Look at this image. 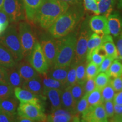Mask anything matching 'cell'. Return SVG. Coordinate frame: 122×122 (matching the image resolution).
I'll return each instance as SVG.
<instances>
[{
  "instance_id": "1",
  "label": "cell",
  "mask_w": 122,
  "mask_h": 122,
  "mask_svg": "<svg viewBox=\"0 0 122 122\" xmlns=\"http://www.w3.org/2000/svg\"><path fill=\"white\" fill-rule=\"evenodd\" d=\"M81 5L69 7L48 28L49 32L53 38L60 39L74 31L83 15L79 7Z\"/></svg>"
},
{
  "instance_id": "2",
  "label": "cell",
  "mask_w": 122,
  "mask_h": 122,
  "mask_svg": "<svg viewBox=\"0 0 122 122\" xmlns=\"http://www.w3.org/2000/svg\"><path fill=\"white\" fill-rule=\"evenodd\" d=\"M70 7L60 0H44L35 15L34 21L44 29H48Z\"/></svg>"
},
{
  "instance_id": "3",
  "label": "cell",
  "mask_w": 122,
  "mask_h": 122,
  "mask_svg": "<svg viewBox=\"0 0 122 122\" xmlns=\"http://www.w3.org/2000/svg\"><path fill=\"white\" fill-rule=\"evenodd\" d=\"M77 37L76 33L72 31L65 37L57 39V56L53 66H70L75 57Z\"/></svg>"
},
{
  "instance_id": "4",
  "label": "cell",
  "mask_w": 122,
  "mask_h": 122,
  "mask_svg": "<svg viewBox=\"0 0 122 122\" xmlns=\"http://www.w3.org/2000/svg\"><path fill=\"white\" fill-rule=\"evenodd\" d=\"M0 44L11 53L17 63L24 58L18 30L14 25L7 27L0 36Z\"/></svg>"
},
{
  "instance_id": "5",
  "label": "cell",
  "mask_w": 122,
  "mask_h": 122,
  "mask_svg": "<svg viewBox=\"0 0 122 122\" xmlns=\"http://www.w3.org/2000/svg\"><path fill=\"white\" fill-rule=\"evenodd\" d=\"M17 115L28 118L33 122L46 121V116L41 102H20Z\"/></svg>"
},
{
  "instance_id": "6",
  "label": "cell",
  "mask_w": 122,
  "mask_h": 122,
  "mask_svg": "<svg viewBox=\"0 0 122 122\" xmlns=\"http://www.w3.org/2000/svg\"><path fill=\"white\" fill-rule=\"evenodd\" d=\"M92 33V30L90 28L89 24L85 22L81 26L77 37L75 53L73 60L76 63L87 61V44L88 39Z\"/></svg>"
},
{
  "instance_id": "7",
  "label": "cell",
  "mask_w": 122,
  "mask_h": 122,
  "mask_svg": "<svg viewBox=\"0 0 122 122\" xmlns=\"http://www.w3.org/2000/svg\"><path fill=\"white\" fill-rule=\"evenodd\" d=\"M18 30L24 58L28 57L37 41L36 37L31 26L25 22L19 23Z\"/></svg>"
},
{
  "instance_id": "8",
  "label": "cell",
  "mask_w": 122,
  "mask_h": 122,
  "mask_svg": "<svg viewBox=\"0 0 122 122\" xmlns=\"http://www.w3.org/2000/svg\"><path fill=\"white\" fill-rule=\"evenodd\" d=\"M2 10L11 23L19 22L25 18L23 0H5Z\"/></svg>"
},
{
  "instance_id": "9",
  "label": "cell",
  "mask_w": 122,
  "mask_h": 122,
  "mask_svg": "<svg viewBox=\"0 0 122 122\" xmlns=\"http://www.w3.org/2000/svg\"><path fill=\"white\" fill-rule=\"evenodd\" d=\"M28 61L39 74H47L50 67L45 58L40 44L37 41L28 57Z\"/></svg>"
},
{
  "instance_id": "10",
  "label": "cell",
  "mask_w": 122,
  "mask_h": 122,
  "mask_svg": "<svg viewBox=\"0 0 122 122\" xmlns=\"http://www.w3.org/2000/svg\"><path fill=\"white\" fill-rule=\"evenodd\" d=\"M82 115V121L87 122H108L103 103L95 106H89Z\"/></svg>"
},
{
  "instance_id": "11",
  "label": "cell",
  "mask_w": 122,
  "mask_h": 122,
  "mask_svg": "<svg viewBox=\"0 0 122 122\" xmlns=\"http://www.w3.org/2000/svg\"><path fill=\"white\" fill-rule=\"evenodd\" d=\"M40 44L49 67H53L54 65L57 56L56 39L55 40L54 38H44Z\"/></svg>"
},
{
  "instance_id": "12",
  "label": "cell",
  "mask_w": 122,
  "mask_h": 122,
  "mask_svg": "<svg viewBox=\"0 0 122 122\" xmlns=\"http://www.w3.org/2000/svg\"><path fill=\"white\" fill-rule=\"evenodd\" d=\"M89 26L94 33L101 35L110 34L107 25V18L102 15H96L92 17Z\"/></svg>"
},
{
  "instance_id": "13",
  "label": "cell",
  "mask_w": 122,
  "mask_h": 122,
  "mask_svg": "<svg viewBox=\"0 0 122 122\" xmlns=\"http://www.w3.org/2000/svg\"><path fill=\"white\" fill-rule=\"evenodd\" d=\"M78 115H73L63 108H59L53 111L46 117V121L50 122H68L79 121Z\"/></svg>"
},
{
  "instance_id": "14",
  "label": "cell",
  "mask_w": 122,
  "mask_h": 122,
  "mask_svg": "<svg viewBox=\"0 0 122 122\" xmlns=\"http://www.w3.org/2000/svg\"><path fill=\"white\" fill-rule=\"evenodd\" d=\"M16 68L24 81L28 80L39 76V74L28 62L21 60L16 65Z\"/></svg>"
},
{
  "instance_id": "15",
  "label": "cell",
  "mask_w": 122,
  "mask_h": 122,
  "mask_svg": "<svg viewBox=\"0 0 122 122\" xmlns=\"http://www.w3.org/2000/svg\"><path fill=\"white\" fill-rule=\"evenodd\" d=\"M14 95L20 102H41L40 96L22 87L14 88Z\"/></svg>"
},
{
  "instance_id": "16",
  "label": "cell",
  "mask_w": 122,
  "mask_h": 122,
  "mask_svg": "<svg viewBox=\"0 0 122 122\" xmlns=\"http://www.w3.org/2000/svg\"><path fill=\"white\" fill-rule=\"evenodd\" d=\"M107 25L110 34L118 37L122 33V19L117 13L111 14L107 18Z\"/></svg>"
},
{
  "instance_id": "17",
  "label": "cell",
  "mask_w": 122,
  "mask_h": 122,
  "mask_svg": "<svg viewBox=\"0 0 122 122\" xmlns=\"http://www.w3.org/2000/svg\"><path fill=\"white\" fill-rule=\"evenodd\" d=\"M21 87L40 96L41 97H44V86L41 77L40 75L30 80L24 81Z\"/></svg>"
},
{
  "instance_id": "18",
  "label": "cell",
  "mask_w": 122,
  "mask_h": 122,
  "mask_svg": "<svg viewBox=\"0 0 122 122\" xmlns=\"http://www.w3.org/2000/svg\"><path fill=\"white\" fill-rule=\"evenodd\" d=\"M62 90L61 89L44 88L43 96L46 97L49 100L53 111L62 107Z\"/></svg>"
},
{
  "instance_id": "19",
  "label": "cell",
  "mask_w": 122,
  "mask_h": 122,
  "mask_svg": "<svg viewBox=\"0 0 122 122\" xmlns=\"http://www.w3.org/2000/svg\"><path fill=\"white\" fill-rule=\"evenodd\" d=\"M61 102L62 108L67 110L73 115H76L75 114L76 102L71 94L70 86L66 87L63 90H62Z\"/></svg>"
},
{
  "instance_id": "20",
  "label": "cell",
  "mask_w": 122,
  "mask_h": 122,
  "mask_svg": "<svg viewBox=\"0 0 122 122\" xmlns=\"http://www.w3.org/2000/svg\"><path fill=\"white\" fill-rule=\"evenodd\" d=\"M25 18L30 22L34 21L35 15L44 0H23Z\"/></svg>"
},
{
  "instance_id": "21",
  "label": "cell",
  "mask_w": 122,
  "mask_h": 122,
  "mask_svg": "<svg viewBox=\"0 0 122 122\" xmlns=\"http://www.w3.org/2000/svg\"><path fill=\"white\" fill-rule=\"evenodd\" d=\"M101 46L106 52L107 56L113 58L114 59L119 58L116 45L110 35H102V42Z\"/></svg>"
},
{
  "instance_id": "22",
  "label": "cell",
  "mask_w": 122,
  "mask_h": 122,
  "mask_svg": "<svg viewBox=\"0 0 122 122\" xmlns=\"http://www.w3.org/2000/svg\"><path fill=\"white\" fill-rule=\"evenodd\" d=\"M18 100L15 96H11L7 98L0 100V111L10 114H17L18 107Z\"/></svg>"
},
{
  "instance_id": "23",
  "label": "cell",
  "mask_w": 122,
  "mask_h": 122,
  "mask_svg": "<svg viewBox=\"0 0 122 122\" xmlns=\"http://www.w3.org/2000/svg\"><path fill=\"white\" fill-rule=\"evenodd\" d=\"M69 66L63 67H51V69H49L47 75L50 77L58 80L65 85L67 87V76Z\"/></svg>"
},
{
  "instance_id": "24",
  "label": "cell",
  "mask_w": 122,
  "mask_h": 122,
  "mask_svg": "<svg viewBox=\"0 0 122 122\" xmlns=\"http://www.w3.org/2000/svg\"><path fill=\"white\" fill-rule=\"evenodd\" d=\"M8 83L13 88L21 87L24 80L20 75L16 68V65L11 68H7Z\"/></svg>"
},
{
  "instance_id": "25",
  "label": "cell",
  "mask_w": 122,
  "mask_h": 122,
  "mask_svg": "<svg viewBox=\"0 0 122 122\" xmlns=\"http://www.w3.org/2000/svg\"><path fill=\"white\" fill-rule=\"evenodd\" d=\"M17 65L11 53L0 44V66L8 68Z\"/></svg>"
},
{
  "instance_id": "26",
  "label": "cell",
  "mask_w": 122,
  "mask_h": 122,
  "mask_svg": "<svg viewBox=\"0 0 122 122\" xmlns=\"http://www.w3.org/2000/svg\"><path fill=\"white\" fill-rule=\"evenodd\" d=\"M102 42V36L93 33H92L88 39L87 44V53H86V61L89 62L91 54L94 49L101 46Z\"/></svg>"
},
{
  "instance_id": "27",
  "label": "cell",
  "mask_w": 122,
  "mask_h": 122,
  "mask_svg": "<svg viewBox=\"0 0 122 122\" xmlns=\"http://www.w3.org/2000/svg\"><path fill=\"white\" fill-rule=\"evenodd\" d=\"M115 0H98L99 14L107 18L112 13Z\"/></svg>"
},
{
  "instance_id": "28",
  "label": "cell",
  "mask_w": 122,
  "mask_h": 122,
  "mask_svg": "<svg viewBox=\"0 0 122 122\" xmlns=\"http://www.w3.org/2000/svg\"><path fill=\"white\" fill-rule=\"evenodd\" d=\"M42 82L44 88L58 89L63 90L66 88L65 85L58 80L50 77L46 74L42 75Z\"/></svg>"
},
{
  "instance_id": "29",
  "label": "cell",
  "mask_w": 122,
  "mask_h": 122,
  "mask_svg": "<svg viewBox=\"0 0 122 122\" xmlns=\"http://www.w3.org/2000/svg\"><path fill=\"white\" fill-rule=\"evenodd\" d=\"M88 62L87 61L76 63V81L77 83L84 85L86 81V66Z\"/></svg>"
},
{
  "instance_id": "30",
  "label": "cell",
  "mask_w": 122,
  "mask_h": 122,
  "mask_svg": "<svg viewBox=\"0 0 122 122\" xmlns=\"http://www.w3.org/2000/svg\"><path fill=\"white\" fill-rule=\"evenodd\" d=\"M89 106H93L97 105L103 102L102 97L101 91V90L96 88L93 91L86 94Z\"/></svg>"
},
{
  "instance_id": "31",
  "label": "cell",
  "mask_w": 122,
  "mask_h": 122,
  "mask_svg": "<svg viewBox=\"0 0 122 122\" xmlns=\"http://www.w3.org/2000/svg\"><path fill=\"white\" fill-rule=\"evenodd\" d=\"M110 76L106 72H100L94 77L96 87L97 89L101 90L110 83Z\"/></svg>"
},
{
  "instance_id": "32",
  "label": "cell",
  "mask_w": 122,
  "mask_h": 122,
  "mask_svg": "<svg viewBox=\"0 0 122 122\" xmlns=\"http://www.w3.org/2000/svg\"><path fill=\"white\" fill-rule=\"evenodd\" d=\"M106 56V52L101 46L93 50L90 58L89 62H92L99 67Z\"/></svg>"
},
{
  "instance_id": "33",
  "label": "cell",
  "mask_w": 122,
  "mask_h": 122,
  "mask_svg": "<svg viewBox=\"0 0 122 122\" xmlns=\"http://www.w3.org/2000/svg\"><path fill=\"white\" fill-rule=\"evenodd\" d=\"M110 77H117L122 76V63L118 59H115L106 72Z\"/></svg>"
},
{
  "instance_id": "34",
  "label": "cell",
  "mask_w": 122,
  "mask_h": 122,
  "mask_svg": "<svg viewBox=\"0 0 122 122\" xmlns=\"http://www.w3.org/2000/svg\"><path fill=\"white\" fill-rule=\"evenodd\" d=\"M76 64L75 62L72 61L70 65L69 68L67 76V84L66 86H71L77 83L76 81Z\"/></svg>"
},
{
  "instance_id": "35",
  "label": "cell",
  "mask_w": 122,
  "mask_h": 122,
  "mask_svg": "<svg viewBox=\"0 0 122 122\" xmlns=\"http://www.w3.org/2000/svg\"><path fill=\"white\" fill-rule=\"evenodd\" d=\"M70 88L71 94L77 103V102H78L84 96V85L76 83L74 85L70 86Z\"/></svg>"
},
{
  "instance_id": "36",
  "label": "cell",
  "mask_w": 122,
  "mask_h": 122,
  "mask_svg": "<svg viewBox=\"0 0 122 122\" xmlns=\"http://www.w3.org/2000/svg\"><path fill=\"white\" fill-rule=\"evenodd\" d=\"M101 91L102 97L103 102L106 101L113 100L116 92L112 88L110 83L107 85L106 86H105L103 89L101 90Z\"/></svg>"
},
{
  "instance_id": "37",
  "label": "cell",
  "mask_w": 122,
  "mask_h": 122,
  "mask_svg": "<svg viewBox=\"0 0 122 122\" xmlns=\"http://www.w3.org/2000/svg\"><path fill=\"white\" fill-rule=\"evenodd\" d=\"M89 107V106L88 102L86 96L84 95L76 103L75 114L78 116L79 114H82L88 109Z\"/></svg>"
},
{
  "instance_id": "38",
  "label": "cell",
  "mask_w": 122,
  "mask_h": 122,
  "mask_svg": "<svg viewBox=\"0 0 122 122\" xmlns=\"http://www.w3.org/2000/svg\"><path fill=\"white\" fill-rule=\"evenodd\" d=\"M99 73V67L92 62H89L86 66V76L87 79L94 78Z\"/></svg>"
},
{
  "instance_id": "39",
  "label": "cell",
  "mask_w": 122,
  "mask_h": 122,
  "mask_svg": "<svg viewBox=\"0 0 122 122\" xmlns=\"http://www.w3.org/2000/svg\"><path fill=\"white\" fill-rule=\"evenodd\" d=\"M14 95V88L9 84H0V100Z\"/></svg>"
},
{
  "instance_id": "40",
  "label": "cell",
  "mask_w": 122,
  "mask_h": 122,
  "mask_svg": "<svg viewBox=\"0 0 122 122\" xmlns=\"http://www.w3.org/2000/svg\"><path fill=\"white\" fill-rule=\"evenodd\" d=\"M83 2L86 10L93 12L95 15H100L98 8V0H83Z\"/></svg>"
},
{
  "instance_id": "41",
  "label": "cell",
  "mask_w": 122,
  "mask_h": 122,
  "mask_svg": "<svg viewBox=\"0 0 122 122\" xmlns=\"http://www.w3.org/2000/svg\"><path fill=\"white\" fill-rule=\"evenodd\" d=\"M106 115L108 119H111L114 114V103L112 101H106L103 102Z\"/></svg>"
},
{
  "instance_id": "42",
  "label": "cell",
  "mask_w": 122,
  "mask_h": 122,
  "mask_svg": "<svg viewBox=\"0 0 122 122\" xmlns=\"http://www.w3.org/2000/svg\"><path fill=\"white\" fill-rule=\"evenodd\" d=\"M114 59L113 58L109 57V56H106L102 63L99 66V72H106L109 69V67L110 66L111 63Z\"/></svg>"
},
{
  "instance_id": "43",
  "label": "cell",
  "mask_w": 122,
  "mask_h": 122,
  "mask_svg": "<svg viewBox=\"0 0 122 122\" xmlns=\"http://www.w3.org/2000/svg\"><path fill=\"white\" fill-rule=\"evenodd\" d=\"M111 120L112 122H122V105L114 104V114Z\"/></svg>"
},
{
  "instance_id": "44",
  "label": "cell",
  "mask_w": 122,
  "mask_h": 122,
  "mask_svg": "<svg viewBox=\"0 0 122 122\" xmlns=\"http://www.w3.org/2000/svg\"><path fill=\"white\" fill-rule=\"evenodd\" d=\"M84 95L89 94V93L96 89V87L94 79L92 78L86 79V81L84 84Z\"/></svg>"
},
{
  "instance_id": "45",
  "label": "cell",
  "mask_w": 122,
  "mask_h": 122,
  "mask_svg": "<svg viewBox=\"0 0 122 122\" xmlns=\"http://www.w3.org/2000/svg\"><path fill=\"white\" fill-rule=\"evenodd\" d=\"M16 116L17 114H13L0 111V122H15Z\"/></svg>"
},
{
  "instance_id": "46",
  "label": "cell",
  "mask_w": 122,
  "mask_h": 122,
  "mask_svg": "<svg viewBox=\"0 0 122 122\" xmlns=\"http://www.w3.org/2000/svg\"><path fill=\"white\" fill-rule=\"evenodd\" d=\"M110 84L112 85V88H114L116 92L122 91V77H114L112 80L110 81Z\"/></svg>"
},
{
  "instance_id": "47",
  "label": "cell",
  "mask_w": 122,
  "mask_h": 122,
  "mask_svg": "<svg viewBox=\"0 0 122 122\" xmlns=\"http://www.w3.org/2000/svg\"><path fill=\"white\" fill-rule=\"evenodd\" d=\"M0 84H6L8 83L7 68L0 66Z\"/></svg>"
},
{
  "instance_id": "48",
  "label": "cell",
  "mask_w": 122,
  "mask_h": 122,
  "mask_svg": "<svg viewBox=\"0 0 122 122\" xmlns=\"http://www.w3.org/2000/svg\"><path fill=\"white\" fill-rule=\"evenodd\" d=\"M116 42V47L118 53L119 58L122 59V33L118 36Z\"/></svg>"
},
{
  "instance_id": "49",
  "label": "cell",
  "mask_w": 122,
  "mask_h": 122,
  "mask_svg": "<svg viewBox=\"0 0 122 122\" xmlns=\"http://www.w3.org/2000/svg\"><path fill=\"white\" fill-rule=\"evenodd\" d=\"M0 23L9 25V20L6 13L2 10H0Z\"/></svg>"
},
{
  "instance_id": "50",
  "label": "cell",
  "mask_w": 122,
  "mask_h": 122,
  "mask_svg": "<svg viewBox=\"0 0 122 122\" xmlns=\"http://www.w3.org/2000/svg\"><path fill=\"white\" fill-rule=\"evenodd\" d=\"M112 101L114 104L122 105V91L116 93Z\"/></svg>"
},
{
  "instance_id": "51",
  "label": "cell",
  "mask_w": 122,
  "mask_h": 122,
  "mask_svg": "<svg viewBox=\"0 0 122 122\" xmlns=\"http://www.w3.org/2000/svg\"><path fill=\"white\" fill-rule=\"evenodd\" d=\"M64 2L67 3L69 5H76L81 4L82 0H60Z\"/></svg>"
},
{
  "instance_id": "52",
  "label": "cell",
  "mask_w": 122,
  "mask_h": 122,
  "mask_svg": "<svg viewBox=\"0 0 122 122\" xmlns=\"http://www.w3.org/2000/svg\"><path fill=\"white\" fill-rule=\"evenodd\" d=\"M15 122H33L32 120L28 118L24 117H22V116H16V119H15Z\"/></svg>"
},
{
  "instance_id": "53",
  "label": "cell",
  "mask_w": 122,
  "mask_h": 122,
  "mask_svg": "<svg viewBox=\"0 0 122 122\" xmlns=\"http://www.w3.org/2000/svg\"><path fill=\"white\" fill-rule=\"evenodd\" d=\"M9 25H6V24L0 23V36L5 31V30H6L7 27Z\"/></svg>"
},
{
  "instance_id": "54",
  "label": "cell",
  "mask_w": 122,
  "mask_h": 122,
  "mask_svg": "<svg viewBox=\"0 0 122 122\" xmlns=\"http://www.w3.org/2000/svg\"><path fill=\"white\" fill-rule=\"evenodd\" d=\"M118 1V8L122 10V0H117Z\"/></svg>"
},
{
  "instance_id": "55",
  "label": "cell",
  "mask_w": 122,
  "mask_h": 122,
  "mask_svg": "<svg viewBox=\"0 0 122 122\" xmlns=\"http://www.w3.org/2000/svg\"><path fill=\"white\" fill-rule=\"evenodd\" d=\"M5 0H0V10H2Z\"/></svg>"
}]
</instances>
